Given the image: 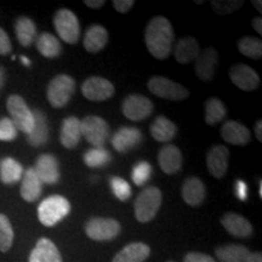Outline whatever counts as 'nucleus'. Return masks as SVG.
Segmentation results:
<instances>
[{
    "mask_svg": "<svg viewBox=\"0 0 262 262\" xmlns=\"http://www.w3.org/2000/svg\"><path fill=\"white\" fill-rule=\"evenodd\" d=\"M145 40L153 57L165 60L171 52L173 41V28L169 19L163 16H156L150 19L145 32Z\"/></svg>",
    "mask_w": 262,
    "mask_h": 262,
    "instance_id": "obj_1",
    "label": "nucleus"
},
{
    "mask_svg": "<svg viewBox=\"0 0 262 262\" xmlns=\"http://www.w3.org/2000/svg\"><path fill=\"white\" fill-rule=\"evenodd\" d=\"M71 203L62 195H51L38 206V219L47 227H52L70 214Z\"/></svg>",
    "mask_w": 262,
    "mask_h": 262,
    "instance_id": "obj_2",
    "label": "nucleus"
},
{
    "mask_svg": "<svg viewBox=\"0 0 262 262\" xmlns=\"http://www.w3.org/2000/svg\"><path fill=\"white\" fill-rule=\"evenodd\" d=\"M162 192L158 187L150 186L143 189L135 201L136 220L142 224L153 220L162 205Z\"/></svg>",
    "mask_w": 262,
    "mask_h": 262,
    "instance_id": "obj_3",
    "label": "nucleus"
},
{
    "mask_svg": "<svg viewBox=\"0 0 262 262\" xmlns=\"http://www.w3.org/2000/svg\"><path fill=\"white\" fill-rule=\"evenodd\" d=\"M77 83L71 75L58 74L49 83L48 100L54 108H63L67 106L75 93Z\"/></svg>",
    "mask_w": 262,
    "mask_h": 262,
    "instance_id": "obj_4",
    "label": "nucleus"
},
{
    "mask_svg": "<svg viewBox=\"0 0 262 262\" xmlns=\"http://www.w3.org/2000/svg\"><path fill=\"white\" fill-rule=\"evenodd\" d=\"M6 108L10 114V119L15 124L16 129L28 135L34 126V116L24 98L19 95H11L8 98Z\"/></svg>",
    "mask_w": 262,
    "mask_h": 262,
    "instance_id": "obj_5",
    "label": "nucleus"
},
{
    "mask_svg": "<svg viewBox=\"0 0 262 262\" xmlns=\"http://www.w3.org/2000/svg\"><path fill=\"white\" fill-rule=\"evenodd\" d=\"M54 26L64 42L75 45L80 38L79 19L68 9H60L54 16Z\"/></svg>",
    "mask_w": 262,
    "mask_h": 262,
    "instance_id": "obj_6",
    "label": "nucleus"
},
{
    "mask_svg": "<svg viewBox=\"0 0 262 262\" xmlns=\"http://www.w3.org/2000/svg\"><path fill=\"white\" fill-rule=\"evenodd\" d=\"M81 136L93 147H103L110 137V125L103 118L88 116L80 120Z\"/></svg>",
    "mask_w": 262,
    "mask_h": 262,
    "instance_id": "obj_7",
    "label": "nucleus"
},
{
    "mask_svg": "<svg viewBox=\"0 0 262 262\" xmlns=\"http://www.w3.org/2000/svg\"><path fill=\"white\" fill-rule=\"evenodd\" d=\"M148 90L156 96L170 101H181L189 96V91L181 84L165 77L155 75L147 83Z\"/></svg>",
    "mask_w": 262,
    "mask_h": 262,
    "instance_id": "obj_8",
    "label": "nucleus"
},
{
    "mask_svg": "<svg viewBox=\"0 0 262 262\" xmlns=\"http://www.w3.org/2000/svg\"><path fill=\"white\" fill-rule=\"evenodd\" d=\"M120 224L114 219L94 217L85 225V233L93 241H112L120 233Z\"/></svg>",
    "mask_w": 262,
    "mask_h": 262,
    "instance_id": "obj_9",
    "label": "nucleus"
},
{
    "mask_svg": "<svg viewBox=\"0 0 262 262\" xmlns=\"http://www.w3.org/2000/svg\"><path fill=\"white\" fill-rule=\"evenodd\" d=\"M122 112L131 122H141L152 114L153 103L143 95L133 94L123 101Z\"/></svg>",
    "mask_w": 262,
    "mask_h": 262,
    "instance_id": "obj_10",
    "label": "nucleus"
},
{
    "mask_svg": "<svg viewBox=\"0 0 262 262\" xmlns=\"http://www.w3.org/2000/svg\"><path fill=\"white\" fill-rule=\"evenodd\" d=\"M81 93L88 100L102 102L114 95V86L102 77H90L81 85Z\"/></svg>",
    "mask_w": 262,
    "mask_h": 262,
    "instance_id": "obj_11",
    "label": "nucleus"
},
{
    "mask_svg": "<svg viewBox=\"0 0 262 262\" xmlns=\"http://www.w3.org/2000/svg\"><path fill=\"white\" fill-rule=\"evenodd\" d=\"M34 171L42 183L55 185L60 181V163L52 155H41L38 157L34 165Z\"/></svg>",
    "mask_w": 262,
    "mask_h": 262,
    "instance_id": "obj_12",
    "label": "nucleus"
},
{
    "mask_svg": "<svg viewBox=\"0 0 262 262\" xmlns=\"http://www.w3.org/2000/svg\"><path fill=\"white\" fill-rule=\"evenodd\" d=\"M232 83L243 91H253L260 85V77L253 68L247 64H234L229 71Z\"/></svg>",
    "mask_w": 262,
    "mask_h": 262,
    "instance_id": "obj_13",
    "label": "nucleus"
},
{
    "mask_svg": "<svg viewBox=\"0 0 262 262\" xmlns=\"http://www.w3.org/2000/svg\"><path fill=\"white\" fill-rule=\"evenodd\" d=\"M229 150L226 146L211 147L206 155V168L216 179H222L228 169Z\"/></svg>",
    "mask_w": 262,
    "mask_h": 262,
    "instance_id": "obj_14",
    "label": "nucleus"
},
{
    "mask_svg": "<svg viewBox=\"0 0 262 262\" xmlns=\"http://www.w3.org/2000/svg\"><path fill=\"white\" fill-rule=\"evenodd\" d=\"M142 141V133L137 127L123 126L112 136L113 148L119 153H126L137 147Z\"/></svg>",
    "mask_w": 262,
    "mask_h": 262,
    "instance_id": "obj_15",
    "label": "nucleus"
},
{
    "mask_svg": "<svg viewBox=\"0 0 262 262\" xmlns=\"http://www.w3.org/2000/svg\"><path fill=\"white\" fill-rule=\"evenodd\" d=\"M219 63V54L215 49L206 48L204 51L199 52L195 58V74L203 81L212 80L216 67Z\"/></svg>",
    "mask_w": 262,
    "mask_h": 262,
    "instance_id": "obj_16",
    "label": "nucleus"
},
{
    "mask_svg": "<svg viewBox=\"0 0 262 262\" xmlns=\"http://www.w3.org/2000/svg\"><path fill=\"white\" fill-rule=\"evenodd\" d=\"M158 163L166 175H175L182 168L181 150L173 145H165L159 149Z\"/></svg>",
    "mask_w": 262,
    "mask_h": 262,
    "instance_id": "obj_17",
    "label": "nucleus"
},
{
    "mask_svg": "<svg viewBox=\"0 0 262 262\" xmlns=\"http://www.w3.org/2000/svg\"><path fill=\"white\" fill-rule=\"evenodd\" d=\"M221 136L226 142L234 146H245L251 140L248 127L235 120H228L222 125Z\"/></svg>",
    "mask_w": 262,
    "mask_h": 262,
    "instance_id": "obj_18",
    "label": "nucleus"
},
{
    "mask_svg": "<svg viewBox=\"0 0 262 262\" xmlns=\"http://www.w3.org/2000/svg\"><path fill=\"white\" fill-rule=\"evenodd\" d=\"M28 262H62V257L54 242L40 238L29 255Z\"/></svg>",
    "mask_w": 262,
    "mask_h": 262,
    "instance_id": "obj_19",
    "label": "nucleus"
},
{
    "mask_svg": "<svg viewBox=\"0 0 262 262\" xmlns=\"http://www.w3.org/2000/svg\"><path fill=\"white\" fill-rule=\"evenodd\" d=\"M221 224L229 234L238 238L250 237L253 233V226L243 216L235 212H227L222 216Z\"/></svg>",
    "mask_w": 262,
    "mask_h": 262,
    "instance_id": "obj_20",
    "label": "nucleus"
},
{
    "mask_svg": "<svg viewBox=\"0 0 262 262\" xmlns=\"http://www.w3.org/2000/svg\"><path fill=\"white\" fill-rule=\"evenodd\" d=\"M80 139V119H78L77 117H68L62 120L60 133L61 145L67 149H73L78 146Z\"/></svg>",
    "mask_w": 262,
    "mask_h": 262,
    "instance_id": "obj_21",
    "label": "nucleus"
},
{
    "mask_svg": "<svg viewBox=\"0 0 262 262\" xmlns=\"http://www.w3.org/2000/svg\"><path fill=\"white\" fill-rule=\"evenodd\" d=\"M41 191L42 182L38 178L37 173H35L34 169L28 168L27 170H25L24 176H22L21 189H19L22 198L26 202L33 203L39 199V196L41 195Z\"/></svg>",
    "mask_w": 262,
    "mask_h": 262,
    "instance_id": "obj_22",
    "label": "nucleus"
},
{
    "mask_svg": "<svg viewBox=\"0 0 262 262\" xmlns=\"http://www.w3.org/2000/svg\"><path fill=\"white\" fill-rule=\"evenodd\" d=\"M182 198L183 201L191 206H198L204 202L206 196V188L204 183L198 178H188L182 185Z\"/></svg>",
    "mask_w": 262,
    "mask_h": 262,
    "instance_id": "obj_23",
    "label": "nucleus"
},
{
    "mask_svg": "<svg viewBox=\"0 0 262 262\" xmlns=\"http://www.w3.org/2000/svg\"><path fill=\"white\" fill-rule=\"evenodd\" d=\"M199 52V42L194 37H183L175 45L173 56L179 63L187 64L195 61Z\"/></svg>",
    "mask_w": 262,
    "mask_h": 262,
    "instance_id": "obj_24",
    "label": "nucleus"
},
{
    "mask_svg": "<svg viewBox=\"0 0 262 262\" xmlns=\"http://www.w3.org/2000/svg\"><path fill=\"white\" fill-rule=\"evenodd\" d=\"M84 48L90 54L100 52L108 42L107 29L101 25H93L85 32L84 35Z\"/></svg>",
    "mask_w": 262,
    "mask_h": 262,
    "instance_id": "obj_25",
    "label": "nucleus"
},
{
    "mask_svg": "<svg viewBox=\"0 0 262 262\" xmlns=\"http://www.w3.org/2000/svg\"><path fill=\"white\" fill-rule=\"evenodd\" d=\"M34 116V126L27 135L28 143L33 147H39L48 142L49 140V124L47 116L41 111H33Z\"/></svg>",
    "mask_w": 262,
    "mask_h": 262,
    "instance_id": "obj_26",
    "label": "nucleus"
},
{
    "mask_svg": "<svg viewBox=\"0 0 262 262\" xmlns=\"http://www.w3.org/2000/svg\"><path fill=\"white\" fill-rule=\"evenodd\" d=\"M150 248L145 243H131L114 256L112 262H143L148 258Z\"/></svg>",
    "mask_w": 262,
    "mask_h": 262,
    "instance_id": "obj_27",
    "label": "nucleus"
},
{
    "mask_svg": "<svg viewBox=\"0 0 262 262\" xmlns=\"http://www.w3.org/2000/svg\"><path fill=\"white\" fill-rule=\"evenodd\" d=\"M150 135L158 142H169L178 134V126L166 117L159 116L155 119L149 127Z\"/></svg>",
    "mask_w": 262,
    "mask_h": 262,
    "instance_id": "obj_28",
    "label": "nucleus"
},
{
    "mask_svg": "<svg viewBox=\"0 0 262 262\" xmlns=\"http://www.w3.org/2000/svg\"><path fill=\"white\" fill-rule=\"evenodd\" d=\"M24 166L14 158H3L0 160V181L5 185L18 182L24 176Z\"/></svg>",
    "mask_w": 262,
    "mask_h": 262,
    "instance_id": "obj_29",
    "label": "nucleus"
},
{
    "mask_svg": "<svg viewBox=\"0 0 262 262\" xmlns=\"http://www.w3.org/2000/svg\"><path fill=\"white\" fill-rule=\"evenodd\" d=\"M38 51L47 58H56L61 55L62 45L54 34L48 32H42L35 39Z\"/></svg>",
    "mask_w": 262,
    "mask_h": 262,
    "instance_id": "obj_30",
    "label": "nucleus"
},
{
    "mask_svg": "<svg viewBox=\"0 0 262 262\" xmlns=\"http://www.w3.org/2000/svg\"><path fill=\"white\" fill-rule=\"evenodd\" d=\"M16 38L22 47L28 48L37 39V26L31 18L18 17L15 22Z\"/></svg>",
    "mask_w": 262,
    "mask_h": 262,
    "instance_id": "obj_31",
    "label": "nucleus"
},
{
    "mask_svg": "<svg viewBox=\"0 0 262 262\" xmlns=\"http://www.w3.org/2000/svg\"><path fill=\"white\" fill-rule=\"evenodd\" d=\"M216 257L221 262H244L249 254V250L244 245L229 244L216 248Z\"/></svg>",
    "mask_w": 262,
    "mask_h": 262,
    "instance_id": "obj_32",
    "label": "nucleus"
},
{
    "mask_svg": "<svg viewBox=\"0 0 262 262\" xmlns=\"http://www.w3.org/2000/svg\"><path fill=\"white\" fill-rule=\"evenodd\" d=\"M227 114L224 102L219 98H209L205 102V123L208 125H215V124L222 122Z\"/></svg>",
    "mask_w": 262,
    "mask_h": 262,
    "instance_id": "obj_33",
    "label": "nucleus"
},
{
    "mask_svg": "<svg viewBox=\"0 0 262 262\" xmlns=\"http://www.w3.org/2000/svg\"><path fill=\"white\" fill-rule=\"evenodd\" d=\"M112 160L110 150L104 147H93L84 155V163L90 168H102Z\"/></svg>",
    "mask_w": 262,
    "mask_h": 262,
    "instance_id": "obj_34",
    "label": "nucleus"
},
{
    "mask_svg": "<svg viewBox=\"0 0 262 262\" xmlns=\"http://www.w3.org/2000/svg\"><path fill=\"white\" fill-rule=\"evenodd\" d=\"M238 50L244 56L253 60H260L262 57V41L255 37H243L238 41Z\"/></svg>",
    "mask_w": 262,
    "mask_h": 262,
    "instance_id": "obj_35",
    "label": "nucleus"
},
{
    "mask_svg": "<svg viewBox=\"0 0 262 262\" xmlns=\"http://www.w3.org/2000/svg\"><path fill=\"white\" fill-rule=\"evenodd\" d=\"M14 243V229L8 216L0 214V251L6 253Z\"/></svg>",
    "mask_w": 262,
    "mask_h": 262,
    "instance_id": "obj_36",
    "label": "nucleus"
},
{
    "mask_svg": "<svg viewBox=\"0 0 262 262\" xmlns=\"http://www.w3.org/2000/svg\"><path fill=\"white\" fill-rule=\"evenodd\" d=\"M152 176V165L146 160H141L131 170V180L136 186H143Z\"/></svg>",
    "mask_w": 262,
    "mask_h": 262,
    "instance_id": "obj_37",
    "label": "nucleus"
},
{
    "mask_svg": "<svg viewBox=\"0 0 262 262\" xmlns=\"http://www.w3.org/2000/svg\"><path fill=\"white\" fill-rule=\"evenodd\" d=\"M111 188H112L113 194L117 196L119 201L126 202L127 199L130 198L131 194H133V191H131V187L129 182L123 178H118V176H113L110 180Z\"/></svg>",
    "mask_w": 262,
    "mask_h": 262,
    "instance_id": "obj_38",
    "label": "nucleus"
},
{
    "mask_svg": "<svg viewBox=\"0 0 262 262\" xmlns=\"http://www.w3.org/2000/svg\"><path fill=\"white\" fill-rule=\"evenodd\" d=\"M243 5V0H239V2L238 0H228V2H224V0H214V2H211V8L214 9L216 14L221 16L232 14V12L241 9Z\"/></svg>",
    "mask_w": 262,
    "mask_h": 262,
    "instance_id": "obj_39",
    "label": "nucleus"
},
{
    "mask_svg": "<svg viewBox=\"0 0 262 262\" xmlns=\"http://www.w3.org/2000/svg\"><path fill=\"white\" fill-rule=\"evenodd\" d=\"M18 130L16 129L15 124L11 122L10 118H2L0 119V141H9L15 140L17 137Z\"/></svg>",
    "mask_w": 262,
    "mask_h": 262,
    "instance_id": "obj_40",
    "label": "nucleus"
},
{
    "mask_svg": "<svg viewBox=\"0 0 262 262\" xmlns=\"http://www.w3.org/2000/svg\"><path fill=\"white\" fill-rule=\"evenodd\" d=\"M12 50L11 40H10L8 33L0 27V55H8Z\"/></svg>",
    "mask_w": 262,
    "mask_h": 262,
    "instance_id": "obj_41",
    "label": "nucleus"
},
{
    "mask_svg": "<svg viewBox=\"0 0 262 262\" xmlns=\"http://www.w3.org/2000/svg\"><path fill=\"white\" fill-rule=\"evenodd\" d=\"M234 193L238 199H241V201L243 202L247 201L248 194H249V188H248V185L243 181V180H237V181H235Z\"/></svg>",
    "mask_w": 262,
    "mask_h": 262,
    "instance_id": "obj_42",
    "label": "nucleus"
},
{
    "mask_svg": "<svg viewBox=\"0 0 262 262\" xmlns=\"http://www.w3.org/2000/svg\"><path fill=\"white\" fill-rule=\"evenodd\" d=\"M185 262H216L210 255L203 253H188L183 258Z\"/></svg>",
    "mask_w": 262,
    "mask_h": 262,
    "instance_id": "obj_43",
    "label": "nucleus"
},
{
    "mask_svg": "<svg viewBox=\"0 0 262 262\" xmlns=\"http://www.w3.org/2000/svg\"><path fill=\"white\" fill-rule=\"evenodd\" d=\"M135 2L134 0H114L113 6L120 14H126L130 9H133Z\"/></svg>",
    "mask_w": 262,
    "mask_h": 262,
    "instance_id": "obj_44",
    "label": "nucleus"
},
{
    "mask_svg": "<svg viewBox=\"0 0 262 262\" xmlns=\"http://www.w3.org/2000/svg\"><path fill=\"white\" fill-rule=\"evenodd\" d=\"M84 4L90 9H101L106 4V2L104 0H85Z\"/></svg>",
    "mask_w": 262,
    "mask_h": 262,
    "instance_id": "obj_45",
    "label": "nucleus"
},
{
    "mask_svg": "<svg viewBox=\"0 0 262 262\" xmlns=\"http://www.w3.org/2000/svg\"><path fill=\"white\" fill-rule=\"evenodd\" d=\"M244 262H262V255L261 253L249 254L247 258L244 260Z\"/></svg>",
    "mask_w": 262,
    "mask_h": 262,
    "instance_id": "obj_46",
    "label": "nucleus"
},
{
    "mask_svg": "<svg viewBox=\"0 0 262 262\" xmlns=\"http://www.w3.org/2000/svg\"><path fill=\"white\" fill-rule=\"evenodd\" d=\"M253 28L258 33V34H262V18L260 16L253 19Z\"/></svg>",
    "mask_w": 262,
    "mask_h": 262,
    "instance_id": "obj_47",
    "label": "nucleus"
},
{
    "mask_svg": "<svg viewBox=\"0 0 262 262\" xmlns=\"http://www.w3.org/2000/svg\"><path fill=\"white\" fill-rule=\"evenodd\" d=\"M255 135H256L257 140L262 142V120L258 119L256 124H255Z\"/></svg>",
    "mask_w": 262,
    "mask_h": 262,
    "instance_id": "obj_48",
    "label": "nucleus"
},
{
    "mask_svg": "<svg viewBox=\"0 0 262 262\" xmlns=\"http://www.w3.org/2000/svg\"><path fill=\"white\" fill-rule=\"evenodd\" d=\"M5 84V70L0 66V90L3 89Z\"/></svg>",
    "mask_w": 262,
    "mask_h": 262,
    "instance_id": "obj_49",
    "label": "nucleus"
},
{
    "mask_svg": "<svg viewBox=\"0 0 262 262\" xmlns=\"http://www.w3.org/2000/svg\"><path fill=\"white\" fill-rule=\"evenodd\" d=\"M253 5L255 6V9H257L258 10V12H261L262 11V3L260 2V0H258V2H256V0H254L253 2Z\"/></svg>",
    "mask_w": 262,
    "mask_h": 262,
    "instance_id": "obj_50",
    "label": "nucleus"
},
{
    "mask_svg": "<svg viewBox=\"0 0 262 262\" xmlns=\"http://www.w3.org/2000/svg\"><path fill=\"white\" fill-rule=\"evenodd\" d=\"M21 61H22V63H24L25 66H27V67H29V66H31V61H29L27 57L21 56Z\"/></svg>",
    "mask_w": 262,
    "mask_h": 262,
    "instance_id": "obj_51",
    "label": "nucleus"
},
{
    "mask_svg": "<svg viewBox=\"0 0 262 262\" xmlns=\"http://www.w3.org/2000/svg\"><path fill=\"white\" fill-rule=\"evenodd\" d=\"M258 194L262 196V181H260V189H258Z\"/></svg>",
    "mask_w": 262,
    "mask_h": 262,
    "instance_id": "obj_52",
    "label": "nucleus"
},
{
    "mask_svg": "<svg viewBox=\"0 0 262 262\" xmlns=\"http://www.w3.org/2000/svg\"><path fill=\"white\" fill-rule=\"evenodd\" d=\"M169 262H172V261H169Z\"/></svg>",
    "mask_w": 262,
    "mask_h": 262,
    "instance_id": "obj_53",
    "label": "nucleus"
}]
</instances>
